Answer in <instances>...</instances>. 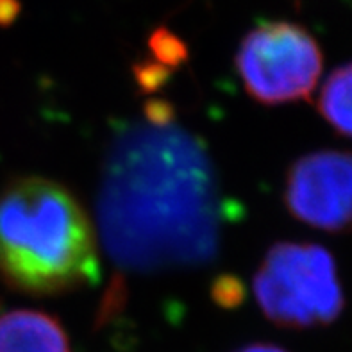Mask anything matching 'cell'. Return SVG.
Listing matches in <instances>:
<instances>
[{"label":"cell","instance_id":"6da1fadb","mask_svg":"<svg viewBox=\"0 0 352 352\" xmlns=\"http://www.w3.org/2000/svg\"><path fill=\"white\" fill-rule=\"evenodd\" d=\"M97 214L104 247L120 267L160 272L211 261L222 201L201 140L174 124L122 131L104 161Z\"/></svg>","mask_w":352,"mask_h":352},{"label":"cell","instance_id":"7a4b0ae2","mask_svg":"<svg viewBox=\"0 0 352 352\" xmlns=\"http://www.w3.org/2000/svg\"><path fill=\"white\" fill-rule=\"evenodd\" d=\"M0 279L36 297L97 285V232L65 184L29 175L0 192Z\"/></svg>","mask_w":352,"mask_h":352},{"label":"cell","instance_id":"3957f363","mask_svg":"<svg viewBox=\"0 0 352 352\" xmlns=\"http://www.w3.org/2000/svg\"><path fill=\"white\" fill-rule=\"evenodd\" d=\"M254 294L265 317L285 329L329 326L345 306L335 258L315 243L270 247L254 276Z\"/></svg>","mask_w":352,"mask_h":352},{"label":"cell","instance_id":"277c9868","mask_svg":"<svg viewBox=\"0 0 352 352\" xmlns=\"http://www.w3.org/2000/svg\"><path fill=\"white\" fill-rule=\"evenodd\" d=\"M234 65L245 91L267 106L308 98L317 86L324 56L304 27L283 20L259 22L238 47Z\"/></svg>","mask_w":352,"mask_h":352},{"label":"cell","instance_id":"5b68a950","mask_svg":"<svg viewBox=\"0 0 352 352\" xmlns=\"http://www.w3.org/2000/svg\"><path fill=\"white\" fill-rule=\"evenodd\" d=\"M285 204L295 219L327 232L352 229V152L318 151L286 175Z\"/></svg>","mask_w":352,"mask_h":352},{"label":"cell","instance_id":"8992f818","mask_svg":"<svg viewBox=\"0 0 352 352\" xmlns=\"http://www.w3.org/2000/svg\"><path fill=\"white\" fill-rule=\"evenodd\" d=\"M0 352H72V347L56 317L36 309H14L0 315Z\"/></svg>","mask_w":352,"mask_h":352},{"label":"cell","instance_id":"52a82bcc","mask_svg":"<svg viewBox=\"0 0 352 352\" xmlns=\"http://www.w3.org/2000/svg\"><path fill=\"white\" fill-rule=\"evenodd\" d=\"M318 111L333 129L352 138V63L327 77L318 95Z\"/></svg>","mask_w":352,"mask_h":352},{"label":"cell","instance_id":"ba28073f","mask_svg":"<svg viewBox=\"0 0 352 352\" xmlns=\"http://www.w3.org/2000/svg\"><path fill=\"white\" fill-rule=\"evenodd\" d=\"M148 49L154 54L157 63L166 68L177 67L188 59L186 43L165 25L154 29L148 36Z\"/></svg>","mask_w":352,"mask_h":352},{"label":"cell","instance_id":"9c48e42d","mask_svg":"<svg viewBox=\"0 0 352 352\" xmlns=\"http://www.w3.org/2000/svg\"><path fill=\"white\" fill-rule=\"evenodd\" d=\"M211 299L223 309L238 308L245 299V286L236 276L223 274V276H219L213 281Z\"/></svg>","mask_w":352,"mask_h":352},{"label":"cell","instance_id":"30bf717a","mask_svg":"<svg viewBox=\"0 0 352 352\" xmlns=\"http://www.w3.org/2000/svg\"><path fill=\"white\" fill-rule=\"evenodd\" d=\"M133 74L143 94H154L168 80L170 68L163 67L161 63L142 61L134 65Z\"/></svg>","mask_w":352,"mask_h":352},{"label":"cell","instance_id":"8fae6325","mask_svg":"<svg viewBox=\"0 0 352 352\" xmlns=\"http://www.w3.org/2000/svg\"><path fill=\"white\" fill-rule=\"evenodd\" d=\"M145 122L151 125H170L174 122V107L166 100L151 98L145 102Z\"/></svg>","mask_w":352,"mask_h":352},{"label":"cell","instance_id":"7c38bea8","mask_svg":"<svg viewBox=\"0 0 352 352\" xmlns=\"http://www.w3.org/2000/svg\"><path fill=\"white\" fill-rule=\"evenodd\" d=\"M22 13L20 0H0V27H11Z\"/></svg>","mask_w":352,"mask_h":352},{"label":"cell","instance_id":"4fadbf2b","mask_svg":"<svg viewBox=\"0 0 352 352\" xmlns=\"http://www.w3.org/2000/svg\"><path fill=\"white\" fill-rule=\"evenodd\" d=\"M236 352H288L285 349L277 347V345L272 344H250L245 345V347H241L240 351Z\"/></svg>","mask_w":352,"mask_h":352}]
</instances>
